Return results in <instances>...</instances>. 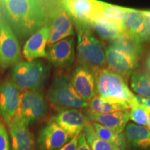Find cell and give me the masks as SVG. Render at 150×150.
Returning <instances> with one entry per match:
<instances>
[{
  "label": "cell",
  "instance_id": "obj_25",
  "mask_svg": "<svg viewBox=\"0 0 150 150\" xmlns=\"http://www.w3.org/2000/svg\"><path fill=\"white\" fill-rule=\"evenodd\" d=\"M131 87L135 93L142 97L150 99V74L146 72H136L131 77Z\"/></svg>",
  "mask_w": 150,
  "mask_h": 150
},
{
  "label": "cell",
  "instance_id": "obj_13",
  "mask_svg": "<svg viewBox=\"0 0 150 150\" xmlns=\"http://www.w3.org/2000/svg\"><path fill=\"white\" fill-rule=\"evenodd\" d=\"M75 57L74 38L70 36L54 43L47 49V56L51 64L59 68H67Z\"/></svg>",
  "mask_w": 150,
  "mask_h": 150
},
{
  "label": "cell",
  "instance_id": "obj_19",
  "mask_svg": "<svg viewBox=\"0 0 150 150\" xmlns=\"http://www.w3.org/2000/svg\"><path fill=\"white\" fill-rule=\"evenodd\" d=\"M85 114L88 122H97L116 134H122L129 120V111L97 113L88 110Z\"/></svg>",
  "mask_w": 150,
  "mask_h": 150
},
{
  "label": "cell",
  "instance_id": "obj_15",
  "mask_svg": "<svg viewBox=\"0 0 150 150\" xmlns=\"http://www.w3.org/2000/svg\"><path fill=\"white\" fill-rule=\"evenodd\" d=\"M52 120L63 129L70 138L79 136L88 122L85 114L74 108H61Z\"/></svg>",
  "mask_w": 150,
  "mask_h": 150
},
{
  "label": "cell",
  "instance_id": "obj_37",
  "mask_svg": "<svg viewBox=\"0 0 150 150\" xmlns=\"http://www.w3.org/2000/svg\"><path fill=\"white\" fill-rule=\"evenodd\" d=\"M149 131H150V128H149Z\"/></svg>",
  "mask_w": 150,
  "mask_h": 150
},
{
  "label": "cell",
  "instance_id": "obj_12",
  "mask_svg": "<svg viewBox=\"0 0 150 150\" xmlns=\"http://www.w3.org/2000/svg\"><path fill=\"white\" fill-rule=\"evenodd\" d=\"M70 78L75 91L85 102L88 103L96 95V79L91 69L78 64Z\"/></svg>",
  "mask_w": 150,
  "mask_h": 150
},
{
  "label": "cell",
  "instance_id": "obj_22",
  "mask_svg": "<svg viewBox=\"0 0 150 150\" xmlns=\"http://www.w3.org/2000/svg\"><path fill=\"white\" fill-rule=\"evenodd\" d=\"M90 110L97 113H110L116 112L129 111L130 106L126 104L112 102L95 95L88 103Z\"/></svg>",
  "mask_w": 150,
  "mask_h": 150
},
{
  "label": "cell",
  "instance_id": "obj_28",
  "mask_svg": "<svg viewBox=\"0 0 150 150\" xmlns=\"http://www.w3.org/2000/svg\"><path fill=\"white\" fill-rule=\"evenodd\" d=\"M129 119L134 121L136 125H147L148 121V115L145 106L136 103L133 105L129 110Z\"/></svg>",
  "mask_w": 150,
  "mask_h": 150
},
{
  "label": "cell",
  "instance_id": "obj_30",
  "mask_svg": "<svg viewBox=\"0 0 150 150\" xmlns=\"http://www.w3.org/2000/svg\"><path fill=\"white\" fill-rule=\"evenodd\" d=\"M76 150H91L89 144L88 143L87 140H86L85 134L83 131L79 136V141H78V147Z\"/></svg>",
  "mask_w": 150,
  "mask_h": 150
},
{
  "label": "cell",
  "instance_id": "obj_21",
  "mask_svg": "<svg viewBox=\"0 0 150 150\" xmlns=\"http://www.w3.org/2000/svg\"><path fill=\"white\" fill-rule=\"evenodd\" d=\"M125 136L133 147L150 149V131L147 127L129 123L125 128Z\"/></svg>",
  "mask_w": 150,
  "mask_h": 150
},
{
  "label": "cell",
  "instance_id": "obj_33",
  "mask_svg": "<svg viewBox=\"0 0 150 150\" xmlns=\"http://www.w3.org/2000/svg\"><path fill=\"white\" fill-rule=\"evenodd\" d=\"M135 96H136V101L139 103L140 104H141L143 106H145V108L150 109V99L144 98V97H140L139 95H135Z\"/></svg>",
  "mask_w": 150,
  "mask_h": 150
},
{
  "label": "cell",
  "instance_id": "obj_1",
  "mask_svg": "<svg viewBox=\"0 0 150 150\" xmlns=\"http://www.w3.org/2000/svg\"><path fill=\"white\" fill-rule=\"evenodd\" d=\"M0 14L20 39L30 38L47 25L46 1L1 0Z\"/></svg>",
  "mask_w": 150,
  "mask_h": 150
},
{
  "label": "cell",
  "instance_id": "obj_20",
  "mask_svg": "<svg viewBox=\"0 0 150 150\" xmlns=\"http://www.w3.org/2000/svg\"><path fill=\"white\" fill-rule=\"evenodd\" d=\"M91 28H93L103 40H108L111 42L125 36L119 25L106 20L98 12L92 22Z\"/></svg>",
  "mask_w": 150,
  "mask_h": 150
},
{
  "label": "cell",
  "instance_id": "obj_5",
  "mask_svg": "<svg viewBox=\"0 0 150 150\" xmlns=\"http://www.w3.org/2000/svg\"><path fill=\"white\" fill-rule=\"evenodd\" d=\"M47 99L54 106L61 108H83L88 106L76 93L70 78L65 74H59L54 77L47 92Z\"/></svg>",
  "mask_w": 150,
  "mask_h": 150
},
{
  "label": "cell",
  "instance_id": "obj_17",
  "mask_svg": "<svg viewBox=\"0 0 150 150\" xmlns=\"http://www.w3.org/2000/svg\"><path fill=\"white\" fill-rule=\"evenodd\" d=\"M7 125L10 131L13 150H35L34 137L28 126L20 118L16 116Z\"/></svg>",
  "mask_w": 150,
  "mask_h": 150
},
{
  "label": "cell",
  "instance_id": "obj_29",
  "mask_svg": "<svg viewBox=\"0 0 150 150\" xmlns=\"http://www.w3.org/2000/svg\"><path fill=\"white\" fill-rule=\"evenodd\" d=\"M0 150H11L9 137L4 124L0 122Z\"/></svg>",
  "mask_w": 150,
  "mask_h": 150
},
{
  "label": "cell",
  "instance_id": "obj_7",
  "mask_svg": "<svg viewBox=\"0 0 150 150\" xmlns=\"http://www.w3.org/2000/svg\"><path fill=\"white\" fill-rule=\"evenodd\" d=\"M47 101L41 91H24L20 95V104L16 116L27 126H31L46 115Z\"/></svg>",
  "mask_w": 150,
  "mask_h": 150
},
{
  "label": "cell",
  "instance_id": "obj_18",
  "mask_svg": "<svg viewBox=\"0 0 150 150\" xmlns=\"http://www.w3.org/2000/svg\"><path fill=\"white\" fill-rule=\"evenodd\" d=\"M50 29L45 26L28 38L24 45L22 54L28 61H35L39 58L47 56Z\"/></svg>",
  "mask_w": 150,
  "mask_h": 150
},
{
  "label": "cell",
  "instance_id": "obj_27",
  "mask_svg": "<svg viewBox=\"0 0 150 150\" xmlns=\"http://www.w3.org/2000/svg\"><path fill=\"white\" fill-rule=\"evenodd\" d=\"M113 46L120 49L123 51L127 52L135 57L140 59L142 54V47L141 43H139L134 40L123 37L119 40L110 43Z\"/></svg>",
  "mask_w": 150,
  "mask_h": 150
},
{
  "label": "cell",
  "instance_id": "obj_11",
  "mask_svg": "<svg viewBox=\"0 0 150 150\" xmlns=\"http://www.w3.org/2000/svg\"><path fill=\"white\" fill-rule=\"evenodd\" d=\"M20 95V91L11 79L0 84V117L7 125L16 116Z\"/></svg>",
  "mask_w": 150,
  "mask_h": 150
},
{
  "label": "cell",
  "instance_id": "obj_8",
  "mask_svg": "<svg viewBox=\"0 0 150 150\" xmlns=\"http://www.w3.org/2000/svg\"><path fill=\"white\" fill-rule=\"evenodd\" d=\"M21 60V49L18 37L8 24L0 18V66L8 68Z\"/></svg>",
  "mask_w": 150,
  "mask_h": 150
},
{
  "label": "cell",
  "instance_id": "obj_26",
  "mask_svg": "<svg viewBox=\"0 0 150 150\" xmlns=\"http://www.w3.org/2000/svg\"><path fill=\"white\" fill-rule=\"evenodd\" d=\"M83 133L91 150H120L113 144L104 141L98 138L91 123H86L83 129Z\"/></svg>",
  "mask_w": 150,
  "mask_h": 150
},
{
  "label": "cell",
  "instance_id": "obj_6",
  "mask_svg": "<svg viewBox=\"0 0 150 150\" xmlns=\"http://www.w3.org/2000/svg\"><path fill=\"white\" fill-rule=\"evenodd\" d=\"M46 26L50 29L47 47L72 36L74 33L73 22L63 8L61 1H46Z\"/></svg>",
  "mask_w": 150,
  "mask_h": 150
},
{
  "label": "cell",
  "instance_id": "obj_36",
  "mask_svg": "<svg viewBox=\"0 0 150 150\" xmlns=\"http://www.w3.org/2000/svg\"><path fill=\"white\" fill-rule=\"evenodd\" d=\"M0 18H1V14H0Z\"/></svg>",
  "mask_w": 150,
  "mask_h": 150
},
{
  "label": "cell",
  "instance_id": "obj_10",
  "mask_svg": "<svg viewBox=\"0 0 150 150\" xmlns=\"http://www.w3.org/2000/svg\"><path fill=\"white\" fill-rule=\"evenodd\" d=\"M106 61L112 72L125 79L129 78L138 65L139 59L110 44L105 50Z\"/></svg>",
  "mask_w": 150,
  "mask_h": 150
},
{
  "label": "cell",
  "instance_id": "obj_4",
  "mask_svg": "<svg viewBox=\"0 0 150 150\" xmlns=\"http://www.w3.org/2000/svg\"><path fill=\"white\" fill-rule=\"evenodd\" d=\"M49 76V68L39 61H20L13 67L11 79L20 91H40Z\"/></svg>",
  "mask_w": 150,
  "mask_h": 150
},
{
  "label": "cell",
  "instance_id": "obj_35",
  "mask_svg": "<svg viewBox=\"0 0 150 150\" xmlns=\"http://www.w3.org/2000/svg\"><path fill=\"white\" fill-rule=\"evenodd\" d=\"M145 109H146V110H147V115H148V121H147V126L148 127V129H149L150 128V109H149V108H145Z\"/></svg>",
  "mask_w": 150,
  "mask_h": 150
},
{
  "label": "cell",
  "instance_id": "obj_31",
  "mask_svg": "<svg viewBox=\"0 0 150 150\" xmlns=\"http://www.w3.org/2000/svg\"><path fill=\"white\" fill-rule=\"evenodd\" d=\"M79 136L73 137L72 138L69 140L64 146H63L59 150H76L78 147Z\"/></svg>",
  "mask_w": 150,
  "mask_h": 150
},
{
  "label": "cell",
  "instance_id": "obj_2",
  "mask_svg": "<svg viewBox=\"0 0 150 150\" xmlns=\"http://www.w3.org/2000/svg\"><path fill=\"white\" fill-rule=\"evenodd\" d=\"M96 79L97 93L99 97L112 102L136 104V96L129 88L126 81L120 75L106 68L94 72Z\"/></svg>",
  "mask_w": 150,
  "mask_h": 150
},
{
  "label": "cell",
  "instance_id": "obj_16",
  "mask_svg": "<svg viewBox=\"0 0 150 150\" xmlns=\"http://www.w3.org/2000/svg\"><path fill=\"white\" fill-rule=\"evenodd\" d=\"M121 28L127 38L139 43L147 42L145 17L142 11L128 8L122 22Z\"/></svg>",
  "mask_w": 150,
  "mask_h": 150
},
{
  "label": "cell",
  "instance_id": "obj_34",
  "mask_svg": "<svg viewBox=\"0 0 150 150\" xmlns=\"http://www.w3.org/2000/svg\"><path fill=\"white\" fill-rule=\"evenodd\" d=\"M145 65L148 71L150 72V52L147 54V57H146L145 60Z\"/></svg>",
  "mask_w": 150,
  "mask_h": 150
},
{
  "label": "cell",
  "instance_id": "obj_3",
  "mask_svg": "<svg viewBox=\"0 0 150 150\" xmlns=\"http://www.w3.org/2000/svg\"><path fill=\"white\" fill-rule=\"evenodd\" d=\"M77 32V62L79 65L91 69L94 72L106 65L105 50L91 28L85 25H75Z\"/></svg>",
  "mask_w": 150,
  "mask_h": 150
},
{
  "label": "cell",
  "instance_id": "obj_9",
  "mask_svg": "<svg viewBox=\"0 0 150 150\" xmlns=\"http://www.w3.org/2000/svg\"><path fill=\"white\" fill-rule=\"evenodd\" d=\"M61 2L74 25H85L91 27L98 12L97 1L65 0Z\"/></svg>",
  "mask_w": 150,
  "mask_h": 150
},
{
  "label": "cell",
  "instance_id": "obj_23",
  "mask_svg": "<svg viewBox=\"0 0 150 150\" xmlns=\"http://www.w3.org/2000/svg\"><path fill=\"white\" fill-rule=\"evenodd\" d=\"M98 13L103 18L121 27L122 22L128 8L97 1ZM122 29V28H121Z\"/></svg>",
  "mask_w": 150,
  "mask_h": 150
},
{
  "label": "cell",
  "instance_id": "obj_14",
  "mask_svg": "<svg viewBox=\"0 0 150 150\" xmlns=\"http://www.w3.org/2000/svg\"><path fill=\"white\" fill-rule=\"evenodd\" d=\"M70 139L69 135L52 120L39 131L37 145L39 150H59Z\"/></svg>",
  "mask_w": 150,
  "mask_h": 150
},
{
  "label": "cell",
  "instance_id": "obj_32",
  "mask_svg": "<svg viewBox=\"0 0 150 150\" xmlns=\"http://www.w3.org/2000/svg\"><path fill=\"white\" fill-rule=\"evenodd\" d=\"M142 13L145 17L147 42H150V11L142 10Z\"/></svg>",
  "mask_w": 150,
  "mask_h": 150
},
{
  "label": "cell",
  "instance_id": "obj_24",
  "mask_svg": "<svg viewBox=\"0 0 150 150\" xmlns=\"http://www.w3.org/2000/svg\"><path fill=\"white\" fill-rule=\"evenodd\" d=\"M91 125L95 134L101 140L113 144L120 150L126 149L127 141L125 134H116L97 122H92Z\"/></svg>",
  "mask_w": 150,
  "mask_h": 150
}]
</instances>
